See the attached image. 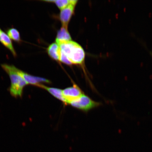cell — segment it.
<instances>
[{"instance_id": "7a4b0ae2", "label": "cell", "mask_w": 152, "mask_h": 152, "mask_svg": "<svg viewBox=\"0 0 152 152\" xmlns=\"http://www.w3.org/2000/svg\"><path fill=\"white\" fill-rule=\"evenodd\" d=\"M58 44L61 52L68 57L72 64L81 65L84 62V50L79 44L71 41L59 43Z\"/></svg>"}, {"instance_id": "8992f818", "label": "cell", "mask_w": 152, "mask_h": 152, "mask_svg": "<svg viewBox=\"0 0 152 152\" xmlns=\"http://www.w3.org/2000/svg\"><path fill=\"white\" fill-rule=\"evenodd\" d=\"M20 73L27 85L38 87L42 83H49L50 81L43 77H36L20 70Z\"/></svg>"}, {"instance_id": "9a60e30c", "label": "cell", "mask_w": 152, "mask_h": 152, "mask_svg": "<svg viewBox=\"0 0 152 152\" xmlns=\"http://www.w3.org/2000/svg\"><path fill=\"white\" fill-rule=\"evenodd\" d=\"M151 56L152 57V53H151Z\"/></svg>"}, {"instance_id": "7c38bea8", "label": "cell", "mask_w": 152, "mask_h": 152, "mask_svg": "<svg viewBox=\"0 0 152 152\" xmlns=\"http://www.w3.org/2000/svg\"><path fill=\"white\" fill-rule=\"evenodd\" d=\"M77 1L75 0H59V1H53V2L56 4L59 9L62 10Z\"/></svg>"}, {"instance_id": "5b68a950", "label": "cell", "mask_w": 152, "mask_h": 152, "mask_svg": "<svg viewBox=\"0 0 152 152\" xmlns=\"http://www.w3.org/2000/svg\"><path fill=\"white\" fill-rule=\"evenodd\" d=\"M77 1L71 4L61 10L60 19L63 26L68 27V24L73 14Z\"/></svg>"}, {"instance_id": "ba28073f", "label": "cell", "mask_w": 152, "mask_h": 152, "mask_svg": "<svg viewBox=\"0 0 152 152\" xmlns=\"http://www.w3.org/2000/svg\"><path fill=\"white\" fill-rule=\"evenodd\" d=\"M72 38L68 30V27L62 26L58 30L56 36V42L59 43L71 41Z\"/></svg>"}, {"instance_id": "4fadbf2b", "label": "cell", "mask_w": 152, "mask_h": 152, "mask_svg": "<svg viewBox=\"0 0 152 152\" xmlns=\"http://www.w3.org/2000/svg\"><path fill=\"white\" fill-rule=\"evenodd\" d=\"M60 61L66 64H67V65H71L72 64H73L71 61H70L69 59L68 58V57L65 54H64L61 51Z\"/></svg>"}, {"instance_id": "30bf717a", "label": "cell", "mask_w": 152, "mask_h": 152, "mask_svg": "<svg viewBox=\"0 0 152 152\" xmlns=\"http://www.w3.org/2000/svg\"><path fill=\"white\" fill-rule=\"evenodd\" d=\"M47 52L49 56L55 60L60 61L61 49L59 45L56 43H53L49 45Z\"/></svg>"}, {"instance_id": "52a82bcc", "label": "cell", "mask_w": 152, "mask_h": 152, "mask_svg": "<svg viewBox=\"0 0 152 152\" xmlns=\"http://www.w3.org/2000/svg\"><path fill=\"white\" fill-rule=\"evenodd\" d=\"M37 87L44 89L49 93L57 99L63 102L66 105L65 100H64L62 94V90L58 88L50 87L46 86L43 84L40 85Z\"/></svg>"}, {"instance_id": "3957f363", "label": "cell", "mask_w": 152, "mask_h": 152, "mask_svg": "<svg viewBox=\"0 0 152 152\" xmlns=\"http://www.w3.org/2000/svg\"><path fill=\"white\" fill-rule=\"evenodd\" d=\"M69 104L76 109L87 112L98 107L101 104L94 101L84 94L80 97L71 102Z\"/></svg>"}, {"instance_id": "5bb4252c", "label": "cell", "mask_w": 152, "mask_h": 152, "mask_svg": "<svg viewBox=\"0 0 152 152\" xmlns=\"http://www.w3.org/2000/svg\"><path fill=\"white\" fill-rule=\"evenodd\" d=\"M2 31H1V28H0V35H1Z\"/></svg>"}, {"instance_id": "8fae6325", "label": "cell", "mask_w": 152, "mask_h": 152, "mask_svg": "<svg viewBox=\"0 0 152 152\" xmlns=\"http://www.w3.org/2000/svg\"><path fill=\"white\" fill-rule=\"evenodd\" d=\"M7 35L13 40L20 43L22 42L20 32L16 28H9L7 30Z\"/></svg>"}, {"instance_id": "9c48e42d", "label": "cell", "mask_w": 152, "mask_h": 152, "mask_svg": "<svg viewBox=\"0 0 152 152\" xmlns=\"http://www.w3.org/2000/svg\"><path fill=\"white\" fill-rule=\"evenodd\" d=\"M0 42L5 47L10 51L13 56L14 57L17 56L16 51L13 46L12 42L10 38L7 34L3 31H2L0 35Z\"/></svg>"}, {"instance_id": "277c9868", "label": "cell", "mask_w": 152, "mask_h": 152, "mask_svg": "<svg viewBox=\"0 0 152 152\" xmlns=\"http://www.w3.org/2000/svg\"><path fill=\"white\" fill-rule=\"evenodd\" d=\"M83 94H84L81 89L76 84L62 90L63 96L65 100L66 104H69L72 102L80 97Z\"/></svg>"}, {"instance_id": "6da1fadb", "label": "cell", "mask_w": 152, "mask_h": 152, "mask_svg": "<svg viewBox=\"0 0 152 152\" xmlns=\"http://www.w3.org/2000/svg\"><path fill=\"white\" fill-rule=\"evenodd\" d=\"M1 66L10 77L11 86L9 89L11 96L15 98L22 96L23 89L28 85L20 73V69L13 65L7 64H1Z\"/></svg>"}]
</instances>
